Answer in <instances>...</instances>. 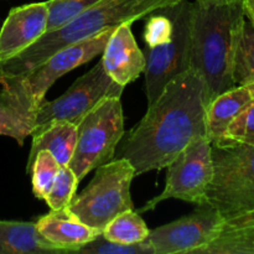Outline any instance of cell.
Wrapping results in <instances>:
<instances>
[{
  "label": "cell",
  "instance_id": "cell-1",
  "mask_svg": "<svg viewBox=\"0 0 254 254\" xmlns=\"http://www.w3.org/2000/svg\"><path fill=\"white\" fill-rule=\"evenodd\" d=\"M207 106L205 82L190 67L164 87L141 121L124 134L119 158L130 161L136 176L166 169L192 139L206 135Z\"/></svg>",
  "mask_w": 254,
  "mask_h": 254
},
{
  "label": "cell",
  "instance_id": "cell-2",
  "mask_svg": "<svg viewBox=\"0 0 254 254\" xmlns=\"http://www.w3.org/2000/svg\"><path fill=\"white\" fill-rule=\"evenodd\" d=\"M181 0H99L59 29L47 31L31 46L0 60V78L31 71L60 50L84 41L123 22H134Z\"/></svg>",
  "mask_w": 254,
  "mask_h": 254
},
{
  "label": "cell",
  "instance_id": "cell-3",
  "mask_svg": "<svg viewBox=\"0 0 254 254\" xmlns=\"http://www.w3.org/2000/svg\"><path fill=\"white\" fill-rule=\"evenodd\" d=\"M246 15L242 2L191 9V68L203 79L208 104L235 87L233 64Z\"/></svg>",
  "mask_w": 254,
  "mask_h": 254
},
{
  "label": "cell",
  "instance_id": "cell-4",
  "mask_svg": "<svg viewBox=\"0 0 254 254\" xmlns=\"http://www.w3.org/2000/svg\"><path fill=\"white\" fill-rule=\"evenodd\" d=\"M116 29V27H114ZM114 29L60 50L31 71L16 77H1L0 102L19 112L35 124V116L47 91L64 74L87 64L103 52Z\"/></svg>",
  "mask_w": 254,
  "mask_h": 254
},
{
  "label": "cell",
  "instance_id": "cell-5",
  "mask_svg": "<svg viewBox=\"0 0 254 254\" xmlns=\"http://www.w3.org/2000/svg\"><path fill=\"white\" fill-rule=\"evenodd\" d=\"M212 161L206 203L225 221L254 211V145H212Z\"/></svg>",
  "mask_w": 254,
  "mask_h": 254
},
{
  "label": "cell",
  "instance_id": "cell-6",
  "mask_svg": "<svg viewBox=\"0 0 254 254\" xmlns=\"http://www.w3.org/2000/svg\"><path fill=\"white\" fill-rule=\"evenodd\" d=\"M135 170L126 158H117L96 169L93 179L68 208L89 227L103 228L121 213L135 210L130 185Z\"/></svg>",
  "mask_w": 254,
  "mask_h": 254
},
{
  "label": "cell",
  "instance_id": "cell-7",
  "mask_svg": "<svg viewBox=\"0 0 254 254\" xmlns=\"http://www.w3.org/2000/svg\"><path fill=\"white\" fill-rule=\"evenodd\" d=\"M121 97H107L84 116L77 128V141L68 166L79 181L98 166L113 160L124 138Z\"/></svg>",
  "mask_w": 254,
  "mask_h": 254
},
{
  "label": "cell",
  "instance_id": "cell-8",
  "mask_svg": "<svg viewBox=\"0 0 254 254\" xmlns=\"http://www.w3.org/2000/svg\"><path fill=\"white\" fill-rule=\"evenodd\" d=\"M165 188L149 200L138 213L154 210L163 201L176 198L200 206L206 203V191L213 176L212 144L206 135L192 139L166 166Z\"/></svg>",
  "mask_w": 254,
  "mask_h": 254
},
{
  "label": "cell",
  "instance_id": "cell-9",
  "mask_svg": "<svg viewBox=\"0 0 254 254\" xmlns=\"http://www.w3.org/2000/svg\"><path fill=\"white\" fill-rule=\"evenodd\" d=\"M191 9L192 2L189 0L164 7L173 21V35L165 44L149 47L145 56L144 73L148 106L158 98L174 77L191 67Z\"/></svg>",
  "mask_w": 254,
  "mask_h": 254
},
{
  "label": "cell",
  "instance_id": "cell-10",
  "mask_svg": "<svg viewBox=\"0 0 254 254\" xmlns=\"http://www.w3.org/2000/svg\"><path fill=\"white\" fill-rule=\"evenodd\" d=\"M126 87L114 82L99 61L88 72L77 78L59 98L44 101L35 116L32 133L55 122H68L78 126L91 109L107 97H122ZM31 133V134H32Z\"/></svg>",
  "mask_w": 254,
  "mask_h": 254
},
{
  "label": "cell",
  "instance_id": "cell-11",
  "mask_svg": "<svg viewBox=\"0 0 254 254\" xmlns=\"http://www.w3.org/2000/svg\"><path fill=\"white\" fill-rule=\"evenodd\" d=\"M223 222L216 208L203 203L190 215L149 231L143 245L153 254H200L215 240Z\"/></svg>",
  "mask_w": 254,
  "mask_h": 254
},
{
  "label": "cell",
  "instance_id": "cell-12",
  "mask_svg": "<svg viewBox=\"0 0 254 254\" xmlns=\"http://www.w3.org/2000/svg\"><path fill=\"white\" fill-rule=\"evenodd\" d=\"M49 4L31 2L12 7L0 30V60L15 56L47 31Z\"/></svg>",
  "mask_w": 254,
  "mask_h": 254
},
{
  "label": "cell",
  "instance_id": "cell-13",
  "mask_svg": "<svg viewBox=\"0 0 254 254\" xmlns=\"http://www.w3.org/2000/svg\"><path fill=\"white\" fill-rule=\"evenodd\" d=\"M131 25L133 22H123L117 26L102 52L101 61L106 72L123 87L138 79L146 67L145 55L136 44Z\"/></svg>",
  "mask_w": 254,
  "mask_h": 254
},
{
  "label": "cell",
  "instance_id": "cell-14",
  "mask_svg": "<svg viewBox=\"0 0 254 254\" xmlns=\"http://www.w3.org/2000/svg\"><path fill=\"white\" fill-rule=\"evenodd\" d=\"M36 227L45 240L64 253H78L84 245L102 233L82 222L68 207L50 210L37 220Z\"/></svg>",
  "mask_w": 254,
  "mask_h": 254
},
{
  "label": "cell",
  "instance_id": "cell-15",
  "mask_svg": "<svg viewBox=\"0 0 254 254\" xmlns=\"http://www.w3.org/2000/svg\"><path fill=\"white\" fill-rule=\"evenodd\" d=\"M254 99V84L235 86L218 94L206 111V136L212 145L222 140L233 119Z\"/></svg>",
  "mask_w": 254,
  "mask_h": 254
},
{
  "label": "cell",
  "instance_id": "cell-16",
  "mask_svg": "<svg viewBox=\"0 0 254 254\" xmlns=\"http://www.w3.org/2000/svg\"><path fill=\"white\" fill-rule=\"evenodd\" d=\"M64 253L45 240L36 223L0 221V254Z\"/></svg>",
  "mask_w": 254,
  "mask_h": 254
},
{
  "label": "cell",
  "instance_id": "cell-17",
  "mask_svg": "<svg viewBox=\"0 0 254 254\" xmlns=\"http://www.w3.org/2000/svg\"><path fill=\"white\" fill-rule=\"evenodd\" d=\"M77 128L78 126L68 122H55L46 128L32 133L31 150L26 171L31 166L36 154L41 150L50 151L60 165H68L76 146Z\"/></svg>",
  "mask_w": 254,
  "mask_h": 254
},
{
  "label": "cell",
  "instance_id": "cell-18",
  "mask_svg": "<svg viewBox=\"0 0 254 254\" xmlns=\"http://www.w3.org/2000/svg\"><path fill=\"white\" fill-rule=\"evenodd\" d=\"M200 254H254V211L225 221Z\"/></svg>",
  "mask_w": 254,
  "mask_h": 254
},
{
  "label": "cell",
  "instance_id": "cell-19",
  "mask_svg": "<svg viewBox=\"0 0 254 254\" xmlns=\"http://www.w3.org/2000/svg\"><path fill=\"white\" fill-rule=\"evenodd\" d=\"M149 228L140 213L135 210L126 211L114 217L102 231V236L121 245L143 243L149 235Z\"/></svg>",
  "mask_w": 254,
  "mask_h": 254
},
{
  "label": "cell",
  "instance_id": "cell-20",
  "mask_svg": "<svg viewBox=\"0 0 254 254\" xmlns=\"http://www.w3.org/2000/svg\"><path fill=\"white\" fill-rule=\"evenodd\" d=\"M233 81L236 86L254 84V27L246 20L236 51Z\"/></svg>",
  "mask_w": 254,
  "mask_h": 254
},
{
  "label": "cell",
  "instance_id": "cell-21",
  "mask_svg": "<svg viewBox=\"0 0 254 254\" xmlns=\"http://www.w3.org/2000/svg\"><path fill=\"white\" fill-rule=\"evenodd\" d=\"M60 164L50 151L41 150L36 154L27 174L31 175L32 192L36 198L44 200L57 175Z\"/></svg>",
  "mask_w": 254,
  "mask_h": 254
},
{
  "label": "cell",
  "instance_id": "cell-22",
  "mask_svg": "<svg viewBox=\"0 0 254 254\" xmlns=\"http://www.w3.org/2000/svg\"><path fill=\"white\" fill-rule=\"evenodd\" d=\"M78 184L79 180L77 179L76 174L72 171L68 165L60 166L56 178L44 198L50 210L55 211L68 207L69 203L76 196Z\"/></svg>",
  "mask_w": 254,
  "mask_h": 254
},
{
  "label": "cell",
  "instance_id": "cell-23",
  "mask_svg": "<svg viewBox=\"0 0 254 254\" xmlns=\"http://www.w3.org/2000/svg\"><path fill=\"white\" fill-rule=\"evenodd\" d=\"M236 144L254 145V99L233 119L222 140L213 146H230Z\"/></svg>",
  "mask_w": 254,
  "mask_h": 254
},
{
  "label": "cell",
  "instance_id": "cell-24",
  "mask_svg": "<svg viewBox=\"0 0 254 254\" xmlns=\"http://www.w3.org/2000/svg\"><path fill=\"white\" fill-rule=\"evenodd\" d=\"M34 127V122L25 118L7 104L0 102V135L12 138L19 145H22L25 139L31 135Z\"/></svg>",
  "mask_w": 254,
  "mask_h": 254
},
{
  "label": "cell",
  "instance_id": "cell-25",
  "mask_svg": "<svg viewBox=\"0 0 254 254\" xmlns=\"http://www.w3.org/2000/svg\"><path fill=\"white\" fill-rule=\"evenodd\" d=\"M98 1L99 0H49L47 31L59 29Z\"/></svg>",
  "mask_w": 254,
  "mask_h": 254
},
{
  "label": "cell",
  "instance_id": "cell-26",
  "mask_svg": "<svg viewBox=\"0 0 254 254\" xmlns=\"http://www.w3.org/2000/svg\"><path fill=\"white\" fill-rule=\"evenodd\" d=\"M173 35V21L165 10L160 9L154 11L146 17L144 40L148 47L159 46L171 39Z\"/></svg>",
  "mask_w": 254,
  "mask_h": 254
},
{
  "label": "cell",
  "instance_id": "cell-27",
  "mask_svg": "<svg viewBox=\"0 0 254 254\" xmlns=\"http://www.w3.org/2000/svg\"><path fill=\"white\" fill-rule=\"evenodd\" d=\"M78 253L84 254H153L150 248L143 243L138 245H121L112 242L101 235L96 240L84 245Z\"/></svg>",
  "mask_w": 254,
  "mask_h": 254
},
{
  "label": "cell",
  "instance_id": "cell-28",
  "mask_svg": "<svg viewBox=\"0 0 254 254\" xmlns=\"http://www.w3.org/2000/svg\"><path fill=\"white\" fill-rule=\"evenodd\" d=\"M243 11L254 27V0H242Z\"/></svg>",
  "mask_w": 254,
  "mask_h": 254
},
{
  "label": "cell",
  "instance_id": "cell-29",
  "mask_svg": "<svg viewBox=\"0 0 254 254\" xmlns=\"http://www.w3.org/2000/svg\"><path fill=\"white\" fill-rule=\"evenodd\" d=\"M195 1L202 5H221L232 4V2H242V0H195Z\"/></svg>",
  "mask_w": 254,
  "mask_h": 254
}]
</instances>
